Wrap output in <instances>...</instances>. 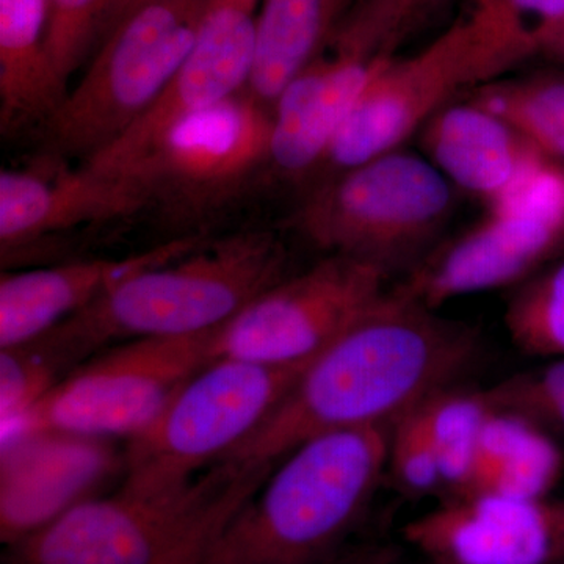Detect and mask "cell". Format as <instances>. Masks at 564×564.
Segmentation results:
<instances>
[{
    "label": "cell",
    "mask_w": 564,
    "mask_h": 564,
    "mask_svg": "<svg viewBox=\"0 0 564 564\" xmlns=\"http://www.w3.org/2000/svg\"><path fill=\"white\" fill-rule=\"evenodd\" d=\"M478 352L473 326L388 291L307 364L272 414L225 459L273 469L323 434L393 425L458 383Z\"/></svg>",
    "instance_id": "6da1fadb"
},
{
    "label": "cell",
    "mask_w": 564,
    "mask_h": 564,
    "mask_svg": "<svg viewBox=\"0 0 564 564\" xmlns=\"http://www.w3.org/2000/svg\"><path fill=\"white\" fill-rule=\"evenodd\" d=\"M288 267L284 243L269 229L203 240L187 254L118 281L28 345L61 373L111 344L212 332L288 278Z\"/></svg>",
    "instance_id": "7a4b0ae2"
},
{
    "label": "cell",
    "mask_w": 564,
    "mask_h": 564,
    "mask_svg": "<svg viewBox=\"0 0 564 564\" xmlns=\"http://www.w3.org/2000/svg\"><path fill=\"white\" fill-rule=\"evenodd\" d=\"M393 425L344 430L299 445L196 564L336 562L383 480Z\"/></svg>",
    "instance_id": "3957f363"
},
{
    "label": "cell",
    "mask_w": 564,
    "mask_h": 564,
    "mask_svg": "<svg viewBox=\"0 0 564 564\" xmlns=\"http://www.w3.org/2000/svg\"><path fill=\"white\" fill-rule=\"evenodd\" d=\"M534 54L532 29L505 0H475L466 17L421 52L380 66L337 132L317 181L399 150L437 111Z\"/></svg>",
    "instance_id": "277c9868"
},
{
    "label": "cell",
    "mask_w": 564,
    "mask_h": 564,
    "mask_svg": "<svg viewBox=\"0 0 564 564\" xmlns=\"http://www.w3.org/2000/svg\"><path fill=\"white\" fill-rule=\"evenodd\" d=\"M452 187L425 155L399 148L315 182L291 226L328 254L389 274L433 250L454 212Z\"/></svg>",
    "instance_id": "5b68a950"
},
{
    "label": "cell",
    "mask_w": 564,
    "mask_h": 564,
    "mask_svg": "<svg viewBox=\"0 0 564 564\" xmlns=\"http://www.w3.org/2000/svg\"><path fill=\"white\" fill-rule=\"evenodd\" d=\"M209 0H154L98 46L79 84L40 133L44 152L88 162L120 139L184 62Z\"/></svg>",
    "instance_id": "8992f818"
},
{
    "label": "cell",
    "mask_w": 564,
    "mask_h": 564,
    "mask_svg": "<svg viewBox=\"0 0 564 564\" xmlns=\"http://www.w3.org/2000/svg\"><path fill=\"white\" fill-rule=\"evenodd\" d=\"M310 362L214 359L129 440L122 481L147 489L192 484L203 466L225 459L262 425Z\"/></svg>",
    "instance_id": "52a82bcc"
},
{
    "label": "cell",
    "mask_w": 564,
    "mask_h": 564,
    "mask_svg": "<svg viewBox=\"0 0 564 564\" xmlns=\"http://www.w3.org/2000/svg\"><path fill=\"white\" fill-rule=\"evenodd\" d=\"M563 245L564 172L547 159L484 220L426 252L392 291L436 311L458 296L516 288Z\"/></svg>",
    "instance_id": "ba28073f"
},
{
    "label": "cell",
    "mask_w": 564,
    "mask_h": 564,
    "mask_svg": "<svg viewBox=\"0 0 564 564\" xmlns=\"http://www.w3.org/2000/svg\"><path fill=\"white\" fill-rule=\"evenodd\" d=\"M273 109L248 90L174 124L150 151L118 173L137 185L165 220L210 217L247 191L269 163Z\"/></svg>",
    "instance_id": "9c48e42d"
},
{
    "label": "cell",
    "mask_w": 564,
    "mask_h": 564,
    "mask_svg": "<svg viewBox=\"0 0 564 564\" xmlns=\"http://www.w3.org/2000/svg\"><path fill=\"white\" fill-rule=\"evenodd\" d=\"M217 329L118 344L63 377L2 436L22 430H62L129 441L212 361L210 345Z\"/></svg>",
    "instance_id": "30bf717a"
},
{
    "label": "cell",
    "mask_w": 564,
    "mask_h": 564,
    "mask_svg": "<svg viewBox=\"0 0 564 564\" xmlns=\"http://www.w3.org/2000/svg\"><path fill=\"white\" fill-rule=\"evenodd\" d=\"M242 464L223 459L202 478L170 489L124 484L70 508L7 545L2 564H152L229 485Z\"/></svg>",
    "instance_id": "8fae6325"
},
{
    "label": "cell",
    "mask_w": 564,
    "mask_h": 564,
    "mask_svg": "<svg viewBox=\"0 0 564 564\" xmlns=\"http://www.w3.org/2000/svg\"><path fill=\"white\" fill-rule=\"evenodd\" d=\"M388 273L372 263L328 254L256 296L214 334L220 358L296 366L313 361L380 302Z\"/></svg>",
    "instance_id": "7c38bea8"
},
{
    "label": "cell",
    "mask_w": 564,
    "mask_h": 564,
    "mask_svg": "<svg viewBox=\"0 0 564 564\" xmlns=\"http://www.w3.org/2000/svg\"><path fill=\"white\" fill-rule=\"evenodd\" d=\"M259 0H209L195 43L162 95L120 139L87 165L128 169L177 122L248 90L254 66Z\"/></svg>",
    "instance_id": "4fadbf2b"
},
{
    "label": "cell",
    "mask_w": 564,
    "mask_h": 564,
    "mask_svg": "<svg viewBox=\"0 0 564 564\" xmlns=\"http://www.w3.org/2000/svg\"><path fill=\"white\" fill-rule=\"evenodd\" d=\"M403 536L430 564H564V500L448 497Z\"/></svg>",
    "instance_id": "5bb4252c"
},
{
    "label": "cell",
    "mask_w": 564,
    "mask_h": 564,
    "mask_svg": "<svg viewBox=\"0 0 564 564\" xmlns=\"http://www.w3.org/2000/svg\"><path fill=\"white\" fill-rule=\"evenodd\" d=\"M0 455V538L11 545L85 500L126 467L111 440L22 430L3 434Z\"/></svg>",
    "instance_id": "9a60e30c"
},
{
    "label": "cell",
    "mask_w": 564,
    "mask_h": 564,
    "mask_svg": "<svg viewBox=\"0 0 564 564\" xmlns=\"http://www.w3.org/2000/svg\"><path fill=\"white\" fill-rule=\"evenodd\" d=\"M144 210L147 202L129 177L84 162L70 169L65 159L44 152L41 161L0 173L2 262L20 248Z\"/></svg>",
    "instance_id": "2e32d148"
},
{
    "label": "cell",
    "mask_w": 564,
    "mask_h": 564,
    "mask_svg": "<svg viewBox=\"0 0 564 564\" xmlns=\"http://www.w3.org/2000/svg\"><path fill=\"white\" fill-rule=\"evenodd\" d=\"M386 61L333 51L296 74L273 106L267 169L282 180L317 176L337 132Z\"/></svg>",
    "instance_id": "e0dca14e"
},
{
    "label": "cell",
    "mask_w": 564,
    "mask_h": 564,
    "mask_svg": "<svg viewBox=\"0 0 564 564\" xmlns=\"http://www.w3.org/2000/svg\"><path fill=\"white\" fill-rule=\"evenodd\" d=\"M203 242L198 234L174 237L151 250L118 259H91L2 273L0 350L35 343L131 274L173 261Z\"/></svg>",
    "instance_id": "ac0fdd59"
},
{
    "label": "cell",
    "mask_w": 564,
    "mask_h": 564,
    "mask_svg": "<svg viewBox=\"0 0 564 564\" xmlns=\"http://www.w3.org/2000/svg\"><path fill=\"white\" fill-rule=\"evenodd\" d=\"M417 133L425 158L445 180L488 207L547 161L507 121L470 99L437 111Z\"/></svg>",
    "instance_id": "d6986e66"
},
{
    "label": "cell",
    "mask_w": 564,
    "mask_h": 564,
    "mask_svg": "<svg viewBox=\"0 0 564 564\" xmlns=\"http://www.w3.org/2000/svg\"><path fill=\"white\" fill-rule=\"evenodd\" d=\"M47 0H0V128H39L66 98L68 82L47 47Z\"/></svg>",
    "instance_id": "ffe728a7"
},
{
    "label": "cell",
    "mask_w": 564,
    "mask_h": 564,
    "mask_svg": "<svg viewBox=\"0 0 564 564\" xmlns=\"http://www.w3.org/2000/svg\"><path fill=\"white\" fill-rule=\"evenodd\" d=\"M356 0H263L256 18L254 66L248 93L273 109L289 82L329 44Z\"/></svg>",
    "instance_id": "44dd1931"
},
{
    "label": "cell",
    "mask_w": 564,
    "mask_h": 564,
    "mask_svg": "<svg viewBox=\"0 0 564 564\" xmlns=\"http://www.w3.org/2000/svg\"><path fill=\"white\" fill-rule=\"evenodd\" d=\"M563 474L564 454L558 440L518 415L492 408L469 485L459 496L492 494L538 499L552 496Z\"/></svg>",
    "instance_id": "7402d4cb"
},
{
    "label": "cell",
    "mask_w": 564,
    "mask_h": 564,
    "mask_svg": "<svg viewBox=\"0 0 564 564\" xmlns=\"http://www.w3.org/2000/svg\"><path fill=\"white\" fill-rule=\"evenodd\" d=\"M466 99L502 118L545 158L564 159V74L502 77Z\"/></svg>",
    "instance_id": "603a6c76"
},
{
    "label": "cell",
    "mask_w": 564,
    "mask_h": 564,
    "mask_svg": "<svg viewBox=\"0 0 564 564\" xmlns=\"http://www.w3.org/2000/svg\"><path fill=\"white\" fill-rule=\"evenodd\" d=\"M443 474L444 494L459 496L473 475L481 434L492 414L484 389L473 391L452 384L441 389L419 406Z\"/></svg>",
    "instance_id": "cb8c5ba5"
},
{
    "label": "cell",
    "mask_w": 564,
    "mask_h": 564,
    "mask_svg": "<svg viewBox=\"0 0 564 564\" xmlns=\"http://www.w3.org/2000/svg\"><path fill=\"white\" fill-rule=\"evenodd\" d=\"M452 0H356L328 46L355 57L392 58L408 36L429 24Z\"/></svg>",
    "instance_id": "d4e9b609"
},
{
    "label": "cell",
    "mask_w": 564,
    "mask_h": 564,
    "mask_svg": "<svg viewBox=\"0 0 564 564\" xmlns=\"http://www.w3.org/2000/svg\"><path fill=\"white\" fill-rule=\"evenodd\" d=\"M511 340L536 358H564V258L516 285L503 314Z\"/></svg>",
    "instance_id": "484cf974"
},
{
    "label": "cell",
    "mask_w": 564,
    "mask_h": 564,
    "mask_svg": "<svg viewBox=\"0 0 564 564\" xmlns=\"http://www.w3.org/2000/svg\"><path fill=\"white\" fill-rule=\"evenodd\" d=\"M484 391L494 410L518 415L555 440L564 437V358L511 375Z\"/></svg>",
    "instance_id": "4316f807"
},
{
    "label": "cell",
    "mask_w": 564,
    "mask_h": 564,
    "mask_svg": "<svg viewBox=\"0 0 564 564\" xmlns=\"http://www.w3.org/2000/svg\"><path fill=\"white\" fill-rule=\"evenodd\" d=\"M419 406L393 425L386 474L406 496H437L441 499L443 474Z\"/></svg>",
    "instance_id": "83f0119b"
},
{
    "label": "cell",
    "mask_w": 564,
    "mask_h": 564,
    "mask_svg": "<svg viewBox=\"0 0 564 564\" xmlns=\"http://www.w3.org/2000/svg\"><path fill=\"white\" fill-rule=\"evenodd\" d=\"M110 0H47V47L55 68L68 82L98 44Z\"/></svg>",
    "instance_id": "f1b7e54d"
},
{
    "label": "cell",
    "mask_w": 564,
    "mask_h": 564,
    "mask_svg": "<svg viewBox=\"0 0 564 564\" xmlns=\"http://www.w3.org/2000/svg\"><path fill=\"white\" fill-rule=\"evenodd\" d=\"M61 375L29 345L0 352V417L2 433L18 425L44 395L61 381Z\"/></svg>",
    "instance_id": "f546056e"
},
{
    "label": "cell",
    "mask_w": 564,
    "mask_h": 564,
    "mask_svg": "<svg viewBox=\"0 0 564 564\" xmlns=\"http://www.w3.org/2000/svg\"><path fill=\"white\" fill-rule=\"evenodd\" d=\"M256 488L258 481L250 474H240L152 564H196L215 534L250 499Z\"/></svg>",
    "instance_id": "4dcf8cb0"
},
{
    "label": "cell",
    "mask_w": 564,
    "mask_h": 564,
    "mask_svg": "<svg viewBox=\"0 0 564 564\" xmlns=\"http://www.w3.org/2000/svg\"><path fill=\"white\" fill-rule=\"evenodd\" d=\"M505 2L529 28V21H533L532 32L564 20V0H505Z\"/></svg>",
    "instance_id": "1f68e13d"
},
{
    "label": "cell",
    "mask_w": 564,
    "mask_h": 564,
    "mask_svg": "<svg viewBox=\"0 0 564 564\" xmlns=\"http://www.w3.org/2000/svg\"><path fill=\"white\" fill-rule=\"evenodd\" d=\"M395 551L383 544H361L348 547L333 564H395Z\"/></svg>",
    "instance_id": "d6a6232c"
},
{
    "label": "cell",
    "mask_w": 564,
    "mask_h": 564,
    "mask_svg": "<svg viewBox=\"0 0 564 564\" xmlns=\"http://www.w3.org/2000/svg\"><path fill=\"white\" fill-rule=\"evenodd\" d=\"M536 54L564 66V20L544 25L533 32Z\"/></svg>",
    "instance_id": "836d02e7"
},
{
    "label": "cell",
    "mask_w": 564,
    "mask_h": 564,
    "mask_svg": "<svg viewBox=\"0 0 564 564\" xmlns=\"http://www.w3.org/2000/svg\"><path fill=\"white\" fill-rule=\"evenodd\" d=\"M150 2H154V0H110L106 13H104L101 29H99L98 46L122 21L128 20L132 13Z\"/></svg>",
    "instance_id": "e575fe53"
}]
</instances>
